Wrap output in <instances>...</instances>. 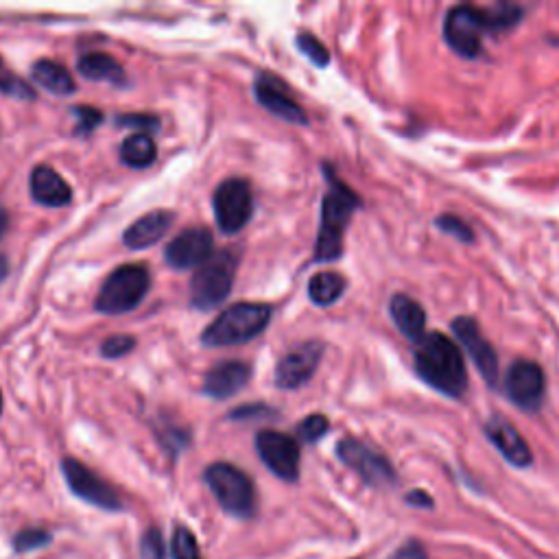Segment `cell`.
<instances>
[{
  "label": "cell",
  "mask_w": 559,
  "mask_h": 559,
  "mask_svg": "<svg viewBox=\"0 0 559 559\" xmlns=\"http://www.w3.org/2000/svg\"><path fill=\"white\" fill-rule=\"evenodd\" d=\"M31 195L42 206L49 208H64L73 199V190L51 166H35L31 173Z\"/></svg>",
  "instance_id": "cell-19"
},
{
  "label": "cell",
  "mask_w": 559,
  "mask_h": 559,
  "mask_svg": "<svg viewBox=\"0 0 559 559\" xmlns=\"http://www.w3.org/2000/svg\"><path fill=\"white\" fill-rule=\"evenodd\" d=\"M0 413H3V396H0Z\"/></svg>",
  "instance_id": "cell-40"
},
{
  "label": "cell",
  "mask_w": 559,
  "mask_h": 559,
  "mask_svg": "<svg viewBox=\"0 0 559 559\" xmlns=\"http://www.w3.org/2000/svg\"><path fill=\"white\" fill-rule=\"evenodd\" d=\"M31 75L38 86L49 90L51 94H57V97H68V94H73L77 90L73 75H70L62 64L51 62V59H40V62H35Z\"/></svg>",
  "instance_id": "cell-23"
},
{
  "label": "cell",
  "mask_w": 559,
  "mask_h": 559,
  "mask_svg": "<svg viewBox=\"0 0 559 559\" xmlns=\"http://www.w3.org/2000/svg\"><path fill=\"white\" fill-rule=\"evenodd\" d=\"M337 457L372 487H387L398 481V474L389 459L354 437L341 439L337 444Z\"/></svg>",
  "instance_id": "cell-10"
},
{
  "label": "cell",
  "mask_w": 559,
  "mask_h": 559,
  "mask_svg": "<svg viewBox=\"0 0 559 559\" xmlns=\"http://www.w3.org/2000/svg\"><path fill=\"white\" fill-rule=\"evenodd\" d=\"M171 557L173 559H204L199 551V544L195 533L188 527L177 525L171 538Z\"/></svg>",
  "instance_id": "cell-26"
},
{
  "label": "cell",
  "mask_w": 559,
  "mask_h": 559,
  "mask_svg": "<svg viewBox=\"0 0 559 559\" xmlns=\"http://www.w3.org/2000/svg\"><path fill=\"white\" fill-rule=\"evenodd\" d=\"M273 308L269 304L241 302L223 311L201 335V343L208 348H230L263 335L269 326Z\"/></svg>",
  "instance_id": "cell-4"
},
{
  "label": "cell",
  "mask_w": 559,
  "mask_h": 559,
  "mask_svg": "<svg viewBox=\"0 0 559 559\" xmlns=\"http://www.w3.org/2000/svg\"><path fill=\"white\" fill-rule=\"evenodd\" d=\"M0 92L11 94V97H20V99L33 97V90L27 86L25 81H20L16 75L9 73L3 64V59H0Z\"/></svg>",
  "instance_id": "cell-32"
},
{
  "label": "cell",
  "mask_w": 559,
  "mask_h": 559,
  "mask_svg": "<svg viewBox=\"0 0 559 559\" xmlns=\"http://www.w3.org/2000/svg\"><path fill=\"white\" fill-rule=\"evenodd\" d=\"M214 239L206 228H190L166 245L164 260L173 269L201 267L212 258Z\"/></svg>",
  "instance_id": "cell-15"
},
{
  "label": "cell",
  "mask_w": 559,
  "mask_h": 559,
  "mask_svg": "<svg viewBox=\"0 0 559 559\" xmlns=\"http://www.w3.org/2000/svg\"><path fill=\"white\" fill-rule=\"evenodd\" d=\"M297 49H300L319 68H326L330 64L328 49L311 33H300V35H297Z\"/></svg>",
  "instance_id": "cell-30"
},
{
  "label": "cell",
  "mask_w": 559,
  "mask_h": 559,
  "mask_svg": "<svg viewBox=\"0 0 559 559\" xmlns=\"http://www.w3.org/2000/svg\"><path fill=\"white\" fill-rule=\"evenodd\" d=\"M389 317L404 339L420 343L426 337V311L413 297L396 293L389 302Z\"/></svg>",
  "instance_id": "cell-20"
},
{
  "label": "cell",
  "mask_w": 559,
  "mask_h": 559,
  "mask_svg": "<svg viewBox=\"0 0 559 559\" xmlns=\"http://www.w3.org/2000/svg\"><path fill=\"white\" fill-rule=\"evenodd\" d=\"M258 457L278 479L295 483L300 479V444L280 431H260L256 435Z\"/></svg>",
  "instance_id": "cell-12"
},
{
  "label": "cell",
  "mask_w": 559,
  "mask_h": 559,
  "mask_svg": "<svg viewBox=\"0 0 559 559\" xmlns=\"http://www.w3.org/2000/svg\"><path fill=\"white\" fill-rule=\"evenodd\" d=\"M7 225H9V214L0 208V239H3V234L7 232Z\"/></svg>",
  "instance_id": "cell-38"
},
{
  "label": "cell",
  "mask_w": 559,
  "mask_h": 559,
  "mask_svg": "<svg viewBox=\"0 0 559 559\" xmlns=\"http://www.w3.org/2000/svg\"><path fill=\"white\" fill-rule=\"evenodd\" d=\"M413 367L424 383L446 398H463L468 391V370L463 354L453 339L442 332H426L415 343Z\"/></svg>",
  "instance_id": "cell-2"
},
{
  "label": "cell",
  "mask_w": 559,
  "mask_h": 559,
  "mask_svg": "<svg viewBox=\"0 0 559 559\" xmlns=\"http://www.w3.org/2000/svg\"><path fill=\"white\" fill-rule=\"evenodd\" d=\"M435 228L439 232H444L448 236H453V239H457L459 243H474V232L470 225L466 221H461L459 217H455V214H442V217H437L435 219Z\"/></svg>",
  "instance_id": "cell-28"
},
{
  "label": "cell",
  "mask_w": 559,
  "mask_h": 559,
  "mask_svg": "<svg viewBox=\"0 0 559 559\" xmlns=\"http://www.w3.org/2000/svg\"><path fill=\"white\" fill-rule=\"evenodd\" d=\"M77 68H79V75L90 81H105V83H112V86H127L123 66L118 64L114 57L105 53H88L79 57Z\"/></svg>",
  "instance_id": "cell-22"
},
{
  "label": "cell",
  "mask_w": 559,
  "mask_h": 559,
  "mask_svg": "<svg viewBox=\"0 0 559 559\" xmlns=\"http://www.w3.org/2000/svg\"><path fill=\"white\" fill-rule=\"evenodd\" d=\"M236 256L234 252H219L214 254L208 263L201 265L190 282V304L197 311H212L225 297L230 295L236 273Z\"/></svg>",
  "instance_id": "cell-7"
},
{
  "label": "cell",
  "mask_w": 559,
  "mask_h": 559,
  "mask_svg": "<svg viewBox=\"0 0 559 559\" xmlns=\"http://www.w3.org/2000/svg\"><path fill=\"white\" fill-rule=\"evenodd\" d=\"M62 472L64 479L73 492L81 501H86L94 507L105 509V511H121L123 501L118 492L110 483H105L99 474H94L88 466H83L81 461L66 457L62 461Z\"/></svg>",
  "instance_id": "cell-11"
},
{
  "label": "cell",
  "mask_w": 559,
  "mask_h": 559,
  "mask_svg": "<svg viewBox=\"0 0 559 559\" xmlns=\"http://www.w3.org/2000/svg\"><path fill=\"white\" fill-rule=\"evenodd\" d=\"M348 282L346 278L341 276V273L335 271H321L315 273L308 282V297H311L313 304L317 306H330L339 302V297L346 293Z\"/></svg>",
  "instance_id": "cell-24"
},
{
  "label": "cell",
  "mask_w": 559,
  "mask_h": 559,
  "mask_svg": "<svg viewBox=\"0 0 559 559\" xmlns=\"http://www.w3.org/2000/svg\"><path fill=\"white\" fill-rule=\"evenodd\" d=\"M214 219L219 230L225 234L241 232L254 214V197L252 188L241 177H230L214 190L212 197Z\"/></svg>",
  "instance_id": "cell-8"
},
{
  "label": "cell",
  "mask_w": 559,
  "mask_h": 559,
  "mask_svg": "<svg viewBox=\"0 0 559 559\" xmlns=\"http://www.w3.org/2000/svg\"><path fill=\"white\" fill-rule=\"evenodd\" d=\"M453 332L459 339V343L466 348L468 356L472 359L477 372L490 387H496L498 383V354L490 341L485 339L481 332L477 319L472 317H457L453 321Z\"/></svg>",
  "instance_id": "cell-13"
},
{
  "label": "cell",
  "mask_w": 559,
  "mask_h": 559,
  "mask_svg": "<svg viewBox=\"0 0 559 559\" xmlns=\"http://www.w3.org/2000/svg\"><path fill=\"white\" fill-rule=\"evenodd\" d=\"M330 431V422L326 415L315 413V415H308L300 424H297V435H300L302 442L306 444H315L319 442L321 437Z\"/></svg>",
  "instance_id": "cell-29"
},
{
  "label": "cell",
  "mask_w": 559,
  "mask_h": 559,
  "mask_svg": "<svg viewBox=\"0 0 559 559\" xmlns=\"http://www.w3.org/2000/svg\"><path fill=\"white\" fill-rule=\"evenodd\" d=\"M252 378V367L243 361H221L204 378V394L214 400H225L239 394Z\"/></svg>",
  "instance_id": "cell-18"
},
{
  "label": "cell",
  "mask_w": 559,
  "mask_h": 559,
  "mask_svg": "<svg viewBox=\"0 0 559 559\" xmlns=\"http://www.w3.org/2000/svg\"><path fill=\"white\" fill-rule=\"evenodd\" d=\"M404 501H407L411 507H422V509H431L435 505L433 498L424 490H411L407 496H404Z\"/></svg>",
  "instance_id": "cell-36"
},
{
  "label": "cell",
  "mask_w": 559,
  "mask_h": 559,
  "mask_svg": "<svg viewBox=\"0 0 559 559\" xmlns=\"http://www.w3.org/2000/svg\"><path fill=\"white\" fill-rule=\"evenodd\" d=\"M158 158V147L149 134H132L123 140L121 160L132 169H147Z\"/></svg>",
  "instance_id": "cell-25"
},
{
  "label": "cell",
  "mask_w": 559,
  "mask_h": 559,
  "mask_svg": "<svg viewBox=\"0 0 559 559\" xmlns=\"http://www.w3.org/2000/svg\"><path fill=\"white\" fill-rule=\"evenodd\" d=\"M121 125H138V127H158L156 118L149 116H121Z\"/></svg>",
  "instance_id": "cell-37"
},
{
  "label": "cell",
  "mask_w": 559,
  "mask_h": 559,
  "mask_svg": "<svg viewBox=\"0 0 559 559\" xmlns=\"http://www.w3.org/2000/svg\"><path fill=\"white\" fill-rule=\"evenodd\" d=\"M173 212L153 210L134 221L123 234V243L132 249H147L156 245L173 225Z\"/></svg>",
  "instance_id": "cell-21"
},
{
  "label": "cell",
  "mask_w": 559,
  "mask_h": 559,
  "mask_svg": "<svg viewBox=\"0 0 559 559\" xmlns=\"http://www.w3.org/2000/svg\"><path fill=\"white\" fill-rule=\"evenodd\" d=\"M51 540H53V535L46 529H40V527L22 529L14 538V549L18 553H31V551H38V549H44V546H49Z\"/></svg>",
  "instance_id": "cell-27"
},
{
  "label": "cell",
  "mask_w": 559,
  "mask_h": 559,
  "mask_svg": "<svg viewBox=\"0 0 559 559\" xmlns=\"http://www.w3.org/2000/svg\"><path fill=\"white\" fill-rule=\"evenodd\" d=\"M75 116H77V132L83 134V136H88L92 129H97L103 121V114L99 110H94V107H88V105H81L75 110Z\"/></svg>",
  "instance_id": "cell-34"
},
{
  "label": "cell",
  "mask_w": 559,
  "mask_h": 559,
  "mask_svg": "<svg viewBox=\"0 0 559 559\" xmlns=\"http://www.w3.org/2000/svg\"><path fill=\"white\" fill-rule=\"evenodd\" d=\"M324 356V343L304 341L282 356L276 367V385L280 389H300L317 372Z\"/></svg>",
  "instance_id": "cell-14"
},
{
  "label": "cell",
  "mask_w": 559,
  "mask_h": 559,
  "mask_svg": "<svg viewBox=\"0 0 559 559\" xmlns=\"http://www.w3.org/2000/svg\"><path fill=\"white\" fill-rule=\"evenodd\" d=\"M254 94H256L258 103L263 105L265 110H269L271 114H276L278 118H282L284 123H291V125H306L308 123L306 112L289 97V92L284 90L273 77L260 75L254 83Z\"/></svg>",
  "instance_id": "cell-17"
},
{
  "label": "cell",
  "mask_w": 559,
  "mask_h": 559,
  "mask_svg": "<svg viewBox=\"0 0 559 559\" xmlns=\"http://www.w3.org/2000/svg\"><path fill=\"white\" fill-rule=\"evenodd\" d=\"M525 16L518 5H496V7H472L457 5L444 18V40L459 57L477 59L483 51V35L516 27Z\"/></svg>",
  "instance_id": "cell-1"
},
{
  "label": "cell",
  "mask_w": 559,
  "mask_h": 559,
  "mask_svg": "<svg viewBox=\"0 0 559 559\" xmlns=\"http://www.w3.org/2000/svg\"><path fill=\"white\" fill-rule=\"evenodd\" d=\"M389 559H428L424 544L418 540H409L389 555Z\"/></svg>",
  "instance_id": "cell-35"
},
{
  "label": "cell",
  "mask_w": 559,
  "mask_h": 559,
  "mask_svg": "<svg viewBox=\"0 0 559 559\" xmlns=\"http://www.w3.org/2000/svg\"><path fill=\"white\" fill-rule=\"evenodd\" d=\"M7 271H9V265H7V258L5 256H0V280H3L7 276Z\"/></svg>",
  "instance_id": "cell-39"
},
{
  "label": "cell",
  "mask_w": 559,
  "mask_h": 559,
  "mask_svg": "<svg viewBox=\"0 0 559 559\" xmlns=\"http://www.w3.org/2000/svg\"><path fill=\"white\" fill-rule=\"evenodd\" d=\"M328 193L321 201V221L315 243L317 263H335L343 254V234H346L352 214L361 208V199L352 188L343 184L335 171L326 164Z\"/></svg>",
  "instance_id": "cell-3"
},
{
  "label": "cell",
  "mask_w": 559,
  "mask_h": 559,
  "mask_svg": "<svg viewBox=\"0 0 559 559\" xmlns=\"http://www.w3.org/2000/svg\"><path fill=\"white\" fill-rule=\"evenodd\" d=\"M136 348V339L129 335H114L110 339L103 341L101 346V354L105 359H121V356L129 354Z\"/></svg>",
  "instance_id": "cell-33"
},
{
  "label": "cell",
  "mask_w": 559,
  "mask_h": 559,
  "mask_svg": "<svg viewBox=\"0 0 559 559\" xmlns=\"http://www.w3.org/2000/svg\"><path fill=\"white\" fill-rule=\"evenodd\" d=\"M485 435L494 448L509 461L514 468H529L533 463V453L529 444L516 431V426L507 422L501 415H494L492 420L485 422Z\"/></svg>",
  "instance_id": "cell-16"
},
{
  "label": "cell",
  "mask_w": 559,
  "mask_h": 559,
  "mask_svg": "<svg viewBox=\"0 0 559 559\" xmlns=\"http://www.w3.org/2000/svg\"><path fill=\"white\" fill-rule=\"evenodd\" d=\"M151 287L147 267L142 265H123L112 271L99 291L97 311L103 315H123L145 300Z\"/></svg>",
  "instance_id": "cell-6"
},
{
  "label": "cell",
  "mask_w": 559,
  "mask_h": 559,
  "mask_svg": "<svg viewBox=\"0 0 559 559\" xmlns=\"http://www.w3.org/2000/svg\"><path fill=\"white\" fill-rule=\"evenodd\" d=\"M505 396L525 413H538L546 394V374L535 361L520 359L509 365L503 378Z\"/></svg>",
  "instance_id": "cell-9"
},
{
  "label": "cell",
  "mask_w": 559,
  "mask_h": 559,
  "mask_svg": "<svg viewBox=\"0 0 559 559\" xmlns=\"http://www.w3.org/2000/svg\"><path fill=\"white\" fill-rule=\"evenodd\" d=\"M204 481L225 514L249 520L256 516V487L247 474L232 463H212L204 472Z\"/></svg>",
  "instance_id": "cell-5"
},
{
  "label": "cell",
  "mask_w": 559,
  "mask_h": 559,
  "mask_svg": "<svg viewBox=\"0 0 559 559\" xmlns=\"http://www.w3.org/2000/svg\"><path fill=\"white\" fill-rule=\"evenodd\" d=\"M140 559H166V544L160 529L151 527L140 540Z\"/></svg>",
  "instance_id": "cell-31"
}]
</instances>
